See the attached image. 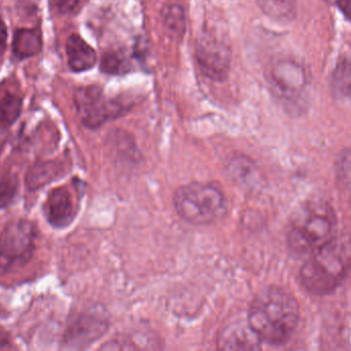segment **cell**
<instances>
[{
    "label": "cell",
    "mask_w": 351,
    "mask_h": 351,
    "mask_svg": "<svg viewBox=\"0 0 351 351\" xmlns=\"http://www.w3.org/2000/svg\"><path fill=\"white\" fill-rule=\"evenodd\" d=\"M299 317L300 308L294 296L280 287H268L254 299L247 319L261 341L282 346L292 337Z\"/></svg>",
    "instance_id": "obj_1"
},
{
    "label": "cell",
    "mask_w": 351,
    "mask_h": 351,
    "mask_svg": "<svg viewBox=\"0 0 351 351\" xmlns=\"http://www.w3.org/2000/svg\"><path fill=\"white\" fill-rule=\"evenodd\" d=\"M351 270V239L336 235L329 243L311 254L299 274L301 285L313 295L335 291Z\"/></svg>",
    "instance_id": "obj_2"
},
{
    "label": "cell",
    "mask_w": 351,
    "mask_h": 351,
    "mask_svg": "<svg viewBox=\"0 0 351 351\" xmlns=\"http://www.w3.org/2000/svg\"><path fill=\"white\" fill-rule=\"evenodd\" d=\"M336 228L337 218L329 204L307 200L291 217L287 232L289 247L298 255H311L336 237Z\"/></svg>",
    "instance_id": "obj_3"
},
{
    "label": "cell",
    "mask_w": 351,
    "mask_h": 351,
    "mask_svg": "<svg viewBox=\"0 0 351 351\" xmlns=\"http://www.w3.org/2000/svg\"><path fill=\"white\" fill-rule=\"evenodd\" d=\"M174 206L180 218L192 225L218 222L228 210L222 190L208 183H190L180 187L175 192Z\"/></svg>",
    "instance_id": "obj_4"
},
{
    "label": "cell",
    "mask_w": 351,
    "mask_h": 351,
    "mask_svg": "<svg viewBox=\"0 0 351 351\" xmlns=\"http://www.w3.org/2000/svg\"><path fill=\"white\" fill-rule=\"evenodd\" d=\"M35 239L36 231L29 221L8 224L0 235V270L8 271L28 263L34 252Z\"/></svg>",
    "instance_id": "obj_5"
},
{
    "label": "cell",
    "mask_w": 351,
    "mask_h": 351,
    "mask_svg": "<svg viewBox=\"0 0 351 351\" xmlns=\"http://www.w3.org/2000/svg\"><path fill=\"white\" fill-rule=\"evenodd\" d=\"M74 104L80 121L90 129L101 127L119 117L123 110L119 103L107 100L102 90L95 86L77 88L74 94Z\"/></svg>",
    "instance_id": "obj_6"
},
{
    "label": "cell",
    "mask_w": 351,
    "mask_h": 351,
    "mask_svg": "<svg viewBox=\"0 0 351 351\" xmlns=\"http://www.w3.org/2000/svg\"><path fill=\"white\" fill-rule=\"evenodd\" d=\"M196 60L204 75L215 82H223L231 65V49L224 40L206 31L196 45Z\"/></svg>",
    "instance_id": "obj_7"
},
{
    "label": "cell",
    "mask_w": 351,
    "mask_h": 351,
    "mask_svg": "<svg viewBox=\"0 0 351 351\" xmlns=\"http://www.w3.org/2000/svg\"><path fill=\"white\" fill-rule=\"evenodd\" d=\"M269 82L274 93L282 100L294 102L302 98L308 80L301 64L285 59L276 62L269 70Z\"/></svg>",
    "instance_id": "obj_8"
},
{
    "label": "cell",
    "mask_w": 351,
    "mask_h": 351,
    "mask_svg": "<svg viewBox=\"0 0 351 351\" xmlns=\"http://www.w3.org/2000/svg\"><path fill=\"white\" fill-rule=\"evenodd\" d=\"M261 339L247 319L237 317L224 324L217 336V351H262Z\"/></svg>",
    "instance_id": "obj_9"
},
{
    "label": "cell",
    "mask_w": 351,
    "mask_h": 351,
    "mask_svg": "<svg viewBox=\"0 0 351 351\" xmlns=\"http://www.w3.org/2000/svg\"><path fill=\"white\" fill-rule=\"evenodd\" d=\"M107 321L101 311L84 313L68 330L66 342L71 348H82L98 339L107 329Z\"/></svg>",
    "instance_id": "obj_10"
},
{
    "label": "cell",
    "mask_w": 351,
    "mask_h": 351,
    "mask_svg": "<svg viewBox=\"0 0 351 351\" xmlns=\"http://www.w3.org/2000/svg\"><path fill=\"white\" fill-rule=\"evenodd\" d=\"M47 221L56 228H64L73 221L75 216L71 194L65 187L53 189L45 202Z\"/></svg>",
    "instance_id": "obj_11"
},
{
    "label": "cell",
    "mask_w": 351,
    "mask_h": 351,
    "mask_svg": "<svg viewBox=\"0 0 351 351\" xmlns=\"http://www.w3.org/2000/svg\"><path fill=\"white\" fill-rule=\"evenodd\" d=\"M68 65L73 72L92 69L97 63V53L82 36L72 34L66 43Z\"/></svg>",
    "instance_id": "obj_12"
},
{
    "label": "cell",
    "mask_w": 351,
    "mask_h": 351,
    "mask_svg": "<svg viewBox=\"0 0 351 351\" xmlns=\"http://www.w3.org/2000/svg\"><path fill=\"white\" fill-rule=\"evenodd\" d=\"M121 351H162V343L154 330L135 328L121 338Z\"/></svg>",
    "instance_id": "obj_13"
},
{
    "label": "cell",
    "mask_w": 351,
    "mask_h": 351,
    "mask_svg": "<svg viewBox=\"0 0 351 351\" xmlns=\"http://www.w3.org/2000/svg\"><path fill=\"white\" fill-rule=\"evenodd\" d=\"M41 47L40 32L36 29L22 28L14 32L12 49L18 59L33 57L41 51Z\"/></svg>",
    "instance_id": "obj_14"
},
{
    "label": "cell",
    "mask_w": 351,
    "mask_h": 351,
    "mask_svg": "<svg viewBox=\"0 0 351 351\" xmlns=\"http://www.w3.org/2000/svg\"><path fill=\"white\" fill-rule=\"evenodd\" d=\"M264 14L280 23H290L296 18V0H257Z\"/></svg>",
    "instance_id": "obj_15"
},
{
    "label": "cell",
    "mask_w": 351,
    "mask_h": 351,
    "mask_svg": "<svg viewBox=\"0 0 351 351\" xmlns=\"http://www.w3.org/2000/svg\"><path fill=\"white\" fill-rule=\"evenodd\" d=\"M332 90L338 99L351 97V60L342 59L338 62L332 74Z\"/></svg>",
    "instance_id": "obj_16"
},
{
    "label": "cell",
    "mask_w": 351,
    "mask_h": 351,
    "mask_svg": "<svg viewBox=\"0 0 351 351\" xmlns=\"http://www.w3.org/2000/svg\"><path fill=\"white\" fill-rule=\"evenodd\" d=\"M23 102L21 97L16 94H6L0 102V125L10 127L16 123L22 112Z\"/></svg>",
    "instance_id": "obj_17"
},
{
    "label": "cell",
    "mask_w": 351,
    "mask_h": 351,
    "mask_svg": "<svg viewBox=\"0 0 351 351\" xmlns=\"http://www.w3.org/2000/svg\"><path fill=\"white\" fill-rule=\"evenodd\" d=\"M164 20L169 32L176 37L182 36L185 33V14L183 8L179 4H171L166 8Z\"/></svg>",
    "instance_id": "obj_18"
},
{
    "label": "cell",
    "mask_w": 351,
    "mask_h": 351,
    "mask_svg": "<svg viewBox=\"0 0 351 351\" xmlns=\"http://www.w3.org/2000/svg\"><path fill=\"white\" fill-rule=\"evenodd\" d=\"M101 70L108 74L125 73L128 70V62L121 53L117 51H109L103 56Z\"/></svg>",
    "instance_id": "obj_19"
},
{
    "label": "cell",
    "mask_w": 351,
    "mask_h": 351,
    "mask_svg": "<svg viewBox=\"0 0 351 351\" xmlns=\"http://www.w3.org/2000/svg\"><path fill=\"white\" fill-rule=\"evenodd\" d=\"M53 168H49V164H40L38 166L33 167L27 179L29 187L31 189H37L43 187L47 182H49L53 177Z\"/></svg>",
    "instance_id": "obj_20"
},
{
    "label": "cell",
    "mask_w": 351,
    "mask_h": 351,
    "mask_svg": "<svg viewBox=\"0 0 351 351\" xmlns=\"http://www.w3.org/2000/svg\"><path fill=\"white\" fill-rule=\"evenodd\" d=\"M16 184L12 180L0 184V208L10 204L16 194Z\"/></svg>",
    "instance_id": "obj_21"
},
{
    "label": "cell",
    "mask_w": 351,
    "mask_h": 351,
    "mask_svg": "<svg viewBox=\"0 0 351 351\" xmlns=\"http://www.w3.org/2000/svg\"><path fill=\"white\" fill-rule=\"evenodd\" d=\"M58 12L62 14H71L77 8L80 0H53Z\"/></svg>",
    "instance_id": "obj_22"
},
{
    "label": "cell",
    "mask_w": 351,
    "mask_h": 351,
    "mask_svg": "<svg viewBox=\"0 0 351 351\" xmlns=\"http://www.w3.org/2000/svg\"><path fill=\"white\" fill-rule=\"evenodd\" d=\"M327 1L335 5L351 22V0H327Z\"/></svg>",
    "instance_id": "obj_23"
},
{
    "label": "cell",
    "mask_w": 351,
    "mask_h": 351,
    "mask_svg": "<svg viewBox=\"0 0 351 351\" xmlns=\"http://www.w3.org/2000/svg\"><path fill=\"white\" fill-rule=\"evenodd\" d=\"M8 39V28H6L5 23L0 16V47H4Z\"/></svg>",
    "instance_id": "obj_24"
}]
</instances>
